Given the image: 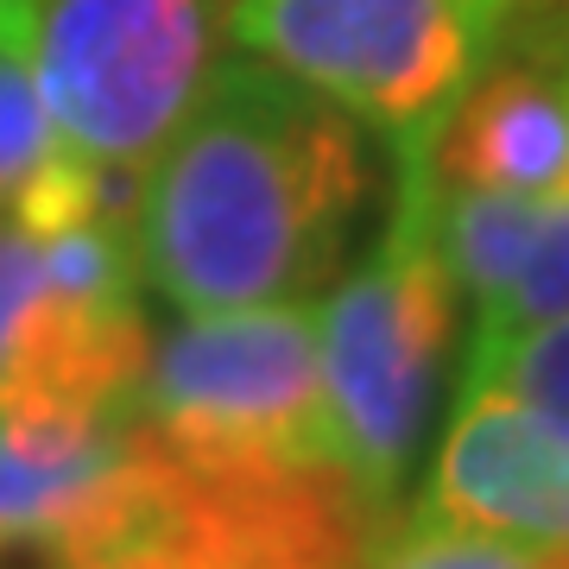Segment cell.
Instances as JSON below:
<instances>
[{
	"instance_id": "obj_12",
	"label": "cell",
	"mask_w": 569,
	"mask_h": 569,
	"mask_svg": "<svg viewBox=\"0 0 569 569\" xmlns=\"http://www.w3.org/2000/svg\"><path fill=\"white\" fill-rule=\"evenodd\" d=\"M44 291V266H39V241L26 228L0 222V361L20 336V317L32 310V298Z\"/></svg>"
},
{
	"instance_id": "obj_5",
	"label": "cell",
	"mask_w": 569,
	"mask_h": 569,
	"mask_svg": "<svg viewBox=\"0 0 569 569\" xmlns=\"http://www.w3.org/2000/svg\"><path fill=\"white\" fill-rule=\"evenodd\" d=\"M228 0H44L32 82L58 146L152 164L222 70Z\"/></svg>"
},
{
	"instance_id": "obj_4",
	"label": "cell",
	"mask_w": 569,
	"mask_h": 569,
	"mask_svg": "<svg viewBox=\"0 0 569 569\" xmlns=\"http://www.w3.org/2000/svg\"><path fill=\"white\" fill-rule=\"evenodd\" d=\"M507 20L512 0H228L241 58L317 89L392 146L443 127Z\"/></svg>"
},
{
	"instance_id": "obj_10",
	"label": "cell",
	"mask_w": 569,
	"mask_h": 569,
	"mask_svg": "<svg viewBox=\"0 0 569 569\" xmlns=\"http://www.w3.org/2000/svg\"><path fill=\"white\" fill-rule=\"evenodd\" d=\"M569 310V197L545 203V222H538V241H531L519 279H512L507 305L493 310L488 323H475V336H512V329H531L545 317H563Z\"/></svg>"
},
{
	"instance_id": "obj_6",
	"label": "cell",
	"mask_w": 569,
	"mask_h": 569,
	"mask_svg": "<svg viewBox=\"0 0 569 569\" xmlns=\"http://www.w3.org/2000/svg\"><path fill=\"white\" fill-rule=\"evenodd\" d=\"M418 512L519 545H569V430L493 387H462Z\"/></svg>"
},
{
	"instance_id": "obj_9",
	"label": "cell",
	"mask_w": 569,
	"mask_h": 569,
	"mask_svg": "<svg viewBox=\"0 0 569 569\" xmlns=\"http://www.w3.org/2000/svg\"><path fill=\"white\" fill-rule=\"evenodd\" d=\"M367 569H545V545H519V538H493V531L411 512L392 538L373 545Z\"/></svg>"
},
{
	"instance_id": "obj_11",
	"label": "cell",
	"mask_w": 569,
	"mask_h": 569,
	"mask_svg": "<svg viewBox=\"0 0 569 569\" xmlns=\"http://www.w3.org/2000/svg\"><path fill=\"white\" fill-rule=\"evenodd\" d=\"M51 146H58V133H51L39 82H32V58L0 51V216L13 209L20 183L44 164Z\"/></svg>"
},
{
	"instance_id": "obj_14",
	"label": "cell",
	"mask_w": 569,
	"mask_h": 569,
	"mask_svg": "<svg viewBox=\"0 0 569 569\" xmlns=\"http://www.w3.org/2000/svg\"><path fill=\"white\" fill-rule=\"evenodd\" d=\"M39 7H44V0H0V51H20V58H32Z\"/></svg>"
},
{
	"instance_id": "obj_13",
	"label": "cell",
	"mask_w": 569,
	"mask_h": 569,
	"mask_svg": "<svg viewBox=\"0 0 569 569\" xmlns=\"http://www.w3.org/2000/svg\"><path fill=\"white\" fill-rule=\"evenodd\" d=\"M500 51L538 58L569 82V0H512V20H507Z\"/></svg>"
},
{
	"instance_id": "obj_7",
	"label": "cell",
	"mask_w": 569,
	"mask_h": 569,
	"mask_svg": "<svg viewBox=\"0 0 569 569\" xmlns=\"http://www.w3.org/2000/svg\"><path fill=\"white\" fill-rule=\"evenodd\" d=\"M437 178L557 203L569 197V82L538 58L493 51L430 140Z\"/></svg>"
},
{
	"instance_id": "obj_2",
	"label": "cell",
	"mask_w": 569,
	"mask_h": 569,
	"mask_svg": "<svg viewBox=\"0 0 569 569\" xmlns=\"http://www.w3.org/2000/svg\"><path fill=\"white\" fill-rule=\"evenodd\" d=\"M430 140L399 146V203L387 234L355 272L317 298V355L336 462L367 507L392 512L425 443L456 342L462 291L437 247V159Z\"/></svg>"
},
{
	"instance_id": "obj_8",
	"label": "cell",
	"mask_w": 569,
	"mask_h": 569,
	"mask_svg": "<svg viewBox=\"0 0 569 569\" xmlns=\"http://www.w3.org/2000/svg\"><path fill=\"white\" fill-rule=\"evenodd\" d=\"M462 387H493L569 430V310L512 336H475Z\"/></svg>"
},
{
	"instance_id": "obj_15",
	"label": "cell",
	"mask_w": 569,
	"mask_h": 569,
	"mask_svg": "<svg viewBox=\"0 0 569 569\" xmlns=\"http://www.w3.org/2000/svg\"><path fill=\"white\" fill-rule=\"evenodd\" d=\"M545 569H569V545H545Z\"/></svg>"
},
{
	"instance_id": "obj_3",
	"label": "cell",
	"mask_w": 569,
	"mask_h": 569,
	"mask_svg": "<svg viewBox=\"0 0 569 569\" xmlns=\"http://www.w3.org/2000/svg\"><path fill=\"white\" fill-rule=\"evenodd\" d=\"M133 411L164 462L183 475L342 468L329 437L310 298L183 317L146 355Z\"/></svg>"
},
{
	"instance_id": "obj_1",
	"label": "cell",
	"mask_w": 569,
	"mask_h": 569,
	"mask_svg": "<svg viewBox=\"0 0 569 569\" xmlns=\"http://www.w3.org/2000/svg\"><path fill=\"white\" fill-rule=\"evenodd\" d=\"M373 197L367 127L260 58H228L146 164L133 253L178 317L323 298Z\"/></svg>"
}]
</instances>
